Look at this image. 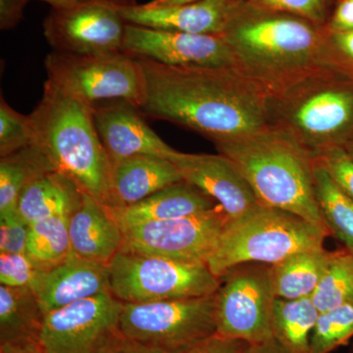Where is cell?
Masks as SVG:
<instances>
[{
  "label": "cell",
  "instance_id": "1",
  "mask_svg": "<svg viewBox=\"0 0 353 353\" xmlns=\"http://www.w3.org/2000/svg\"><path fill=\"white\" fill-rule=\"evenodd\" d=\"M139 60L146 82L139 108L143 115L187 128L212 143L269 128L268 92L236 69Z\"/></svg>",
  "mask_w": 353,
  "mask_h": 353
},
{
  "label": "cell",
  "instance_id": "2",
  "mask_svg": "<svg viewBox=\"0 0 353 353\" xmlns=\"http://www.w3.org/2000/svg\"><path fill=\"white\" fill-rule=\"evenodd\" d=\"M325 26L241 1L221 34L236 71L269 94L324 67Z\"/></svg>",
  "mask_w": 353,
  "mask_h": 353
},
{
  "label": "cell",
  "instance_id": "3",
  "mask_svg": "<svg viewBox=\"0 0 353 353\" xmlns=\"http://www.w3.org/2000/svg\"><path fill=\"white\" fill-rule=\"evenodd\" d=\"M245 179L259 204L288 211L330 233L314 190V157L272 128L214 141Z\"/></svg>",
  "mask_w": 353,
  "mask_h": 353
},
{
  "label": "cell",
  "instance_id": "4",
  "mask_svg": "<svg viewBox=\"0 0 353 353\" xmlns=\"http://www.w3.org/2000/svg\"><path fill=\"white\" fill-rule=\"evenodd\" d=\"M29 116L34 145L55 170L113 208L112 164L95 127L94 109L46 82L43 97Z\"/></svg>",
  "mask_w": 353,
  "mask_h": 353
},
{
  "label": "cell",
  "instance_id": "5",
  "mask_svg": "<svg viewBox=\"0 0 353 353\" xmlns=\"http://www.w3.org/2000/svg\"><path fill=\"white\" fill-rule=\"evenodd\" d=\"M269 127L315 155L353 137V80L320 67L269 94Z\"/></svg>",
  "mask_w": 353,
  "mask_h": 353
},
{
  "label": "cell",
  "instance_id": "6",
  "mask_svg": "<svg viewBox=\"0 0 353 353\" xmlns=\"http://www.w3.org/2000/svg\"><path fill=\"white\" fill-rule=\"evenodd\" d=\"M329 236L299 216L259 204L241 217L228 221L206 264L221 279L238 265H274L296 253L323 248Z\"/></svg>",
  "mask_w": 353,
  "mask_h": 353
},
{
  "label": "cell",
  "instance_id": "7",
  "mask_svg": "<svg viewBox=\"0 0 353 353\" xmlns=\"http://www.w3.org/2000/svg\"><path fill=\"white\" fill-rule=\"evenodd\" d=\"M44 67L46 82L90 108L121 99L139 108L145 101L143 66L138 58L124 51L80 54L53 50Z\"/></svg>",
  "mask_w": 353,
  "mask_h": 353
},
{
  "label": "cell",
  "instance_id": "8",
  "mask_svg": "<svg viewBox=\"0 0 353 353\" xmlns=\"http://www.w3.org/2000/svg\"><path fill=\"white\" fill-rule=\"evenodd\" d=\"M111 294L123 303L211 296L221 285L203 262L180 261L120 250L108 264Z\"/></svg>",
  "mask_w": 353,
  "mask_h": 353
},
{
  "label": "cell",
  "instance_id": "9",
  "mask_svg": "<svg viewBox=\"0 0 353 353\" xmlns=\"http://www.w3.org/2000/svg\"><path fill=\"white\" fill-rule=\"evenodd\" d=\"M120 328L127 341L166 353H182L217 333L215 294L124 303Z\"/></svg>",
  "mask_w": 353,
  "mask_h": 353
},
{
  "label": "cell",
  "instance_id": "10",
  "mask_svg": "<svg viewBox=\"0 0 353 353\" xmlns=\"http://www.w3.org/2000/svg\"><path fill=\"white\" fill-rule=\"evenodd\" d=\"M275 299L271 265L245 263L233 267L221 278L215 294L217 334L250 345L272 340Z\"/></svg>",
  "mask_w": 353,
  "mask_h": 353
},
{
  "label": "cell",
  "instance_id": "11",
  "mask_svg": "<svg viewBox=\"0 0 353 353\" xmlns=\"http://www.w3.org/2000/svg\"><path fill=\"white\" fill-rule=\"evenodd\" d=\"M124 303L111 292L83 299L44 317L41 343L48 353H109L124 345Z\"/></svg>",
  "mask_w": 353,
  "mask_h": 353
},
{
  "label": "cell",
  "instance_id": "12",
  "mask_svg": "<svg viewBox=\"0 0 353 353\" xmlns=\"http://www.w3.org/2000/svg\"><path fill=\"white\" fill-rule=\"evenodd\" d=\"M136 0H82L67 8H51L43 34L53 50L70 53L123 51L129 22L125 9Z\"/></svg>",
  "mask_w": 353,
  "mask_h": 353
},
{
  "label": "cell",
  "instance_id": "13",
  "mask_svg": "<svg viewBox=\"0 0 353 353\" xmlns=\"http://www.w3.org/2000/svg\"><path fill=\"white\" fill-rule=\"evenodd\" d=\"M227 222L226 213L218 205L197 214L145 223L123 232L121 250L208 263Z\"/></svg>",
  "mask_w": 353,
  "mask_h": 353
},
{
  "label": "cell",
  "instance_id": "14",
  "mask_svg": "<svg viewBox=\"0 0 353 353\" xmlns=\"http://www.w3.org/2000/svg\"><path fill=\"white\" fill-rule=\"evenodd\" d=\"M122 50L132 57L183 68L236 69L233 55L218 34L128 25Z\"/></svg>",
  "mask_w": 353,
  "mask_h": 353
},
{
  "label": "cell",
  "instance_id": "15",
  "mask_svg": "<svg viewBox=\"0 0 353 353\" xmlns=\"http://www.w3.org/2000/svg\"><path fill=\"white\" fill-rule=\"evenodd\" d=\"M169 160L183 181L212 197L226 213L228 221L241 217L259 202L233 162L220 154H197L176 150Z\"/></svg>",
  "mask_w": 353,
  "mask_h": 353
},
{
  "label": "cell",
  "instance_id": "16",
  "mask_svg": "<svg viewBox=\"0 0 353 353\" xmlns=\"http://www.w3.org/2000/svg\"><path fill=\"white\" fill-rule=\"evenodd\" d=\"M94 120L111 161L137 155L168 158L176 150L146 124L138 106L126 101L95 104Z\"/></svg>",
  "mask_w": 353,
  "mask_h": 353
},
{
  "label": "cell",
  "instance_id": "17",
  "mask_svg": "<svg viewBox=\"0 0 353 353\" xmlns=\"http://www.w3.org/2000/svg\"><path fill=\"white\" fill-rule=\"evenodd\" d=\"M31 289L46 314L110 292L105 265L71 254L61 263L39 270Z\"/></svg>",
  "mask_w": 353,
  "mask_h": 353
},
{
  "label": "cell",
  "instance_id": "18",
  "mask_svg": "<svg viewBox=\"0 0 353 353\" xmlns=\"http://www.w3.org/2000/svg\"><path fill=\"white\" fill-rule=\"evenodd\" d=\"M241 0H199L185 6L148 8L134 4L125 9L129 24L221 36Z\"/></svg>",
  "mask_w": 353,
  "mask_h": 353
},
{
  "label": "cell",
  "instance_id": "19",
  "mask_svg": "<svg viewBox=\"0 0 353 353\" xmlns=\"http://www.w3.org/2000/svg\"><path fill=\"white\" fill-rule=\"evenodd\" d=\"M69 236L73 254L105 266L122 250L124 240L108 206L83 192L80 205L69 218Z\"/></svg>",
  "mask_w": 353,
  "mask_h": 353
},
{
  "label": "cell",
  "instance_id": "20",
  "mask_svg": "<svg viewBox=\"0 0 353 353\" xmlns=\"http://www.w3.org/2000/svg\"><path fill=\"white\" fill-rule=\"evenodd\" d=\"M219 205L194 185L182 181L128 206L108 208L123 232L155 221L175 219L205 212Z\"/></svg>",
  "mask_w": 353,
  "mask_h": 353
},
{
  "label": "cell",
  "instance_id": "21",
  "mask_svg": "<svg viewBox=\"0 0 353 353\" xmlns=\"http://www.w3.org/2000/svg\"><path fill=\"white\" fill-rule=\"evenodd\" d=\"M111 164L113 208L132 205L183 181L168 158L137 155L111 161Z\"/></svg>",
  "mask_w": 353,
  "mask_h": 353
},
{
  "label": "cell",
  "instance_id": "22",
  "mask_svg": "<svg viewBox=\"0 0 353 353\" xmlns=\"http://www.w3.org/2000/svg\"><path fill=\"white\" fill-rule=\"evenodd\" d=\"M83 190L68 176L57 170L34 179L21 194L17 211L28 223L71 216L80 205Z\"/></svg>",
  "mask_w": 353,
  "mask_h": 353
},
{
  "label": "cell",
  "instance_id": "23",
  "mask_svg": "<svg viewBox=\"0 0 353 353\" xmlns=\"http://www.w3.org/2000/svg\"><path fill=\"white\" fill-rule=\"evenodd\" d=\"M44 317L31 288L0 285V345L41 341Z\"/></svg>",
  "mask_w": 353,
  "mask_h": 353
},
{
  "label": "cell",
  "instance_id": "24",
  "mask_svg": "<svg viewBox=\"0 0 353 353\" xmlns=\"http://www.w3.org/2000/svg\"><path fill=\"white\" fill-rule=\"evenodd\" d=\"M333 252L323 248L306 250L271 265L272 284L276 299L311 297L319 284Z\"/></svg>",
  "mask_w": 353,
  "mask_h": 353
},
{
  "label": "cell",
  "instance_id": "25",
  "mask_svg": "<svg viewBox=\"0 0 353 353\" xmlns=\"http://www.w3.org/2000/svg\"><path fill=\"white\" fill-rule=\"evenodd\" d=\"M55 170L50 159L36 145L0 157V216L17 211L25 188L34 179Z\"/></svg>",
  "mask_w": 353,
  "mask_h": 353
},
{
  "label": "cell",
  "instance_id": "26",
  "mask_svg": "<svg viewBox=\"0 0 353 353\" xmlns=\"http://www.w3.org/2000/svg\"><path fill=\"white\" fill-rule=\"evenodd\" d=\"M311 297L276 299L272 314L273 339L288 353H310V339L319 316Z\"/></svg>",
  "mask_w": 353,
  "mask_h": 353
},
{
  "label": "cell",
  "instance_id": "27",
  "mask_svg": "<svg viewBox=\"0 0 353 353\" xmlns=\"http://www.w3.org/2000/svg\"><path fill=\"white\" fill-rule=\"evenodd\" d=\"M313 176L316 201L330 233L353 256V201L315 158Z\"/></svg>",
  "mask_w": 353,
  "mask_h": 353
},
{
  "label": "cell",
  "instance_id": "28",
  "mask_svg": "<svg viewBox=\"0 0 353 353\" xmlns=\"http://www.w3.org/2000/svg\"><path fill=\"white\" fill-rule=\"evenodd\" d=\"M70 216H58L30 224L26 254L38 270L61 263L71 254Z\"/></svg>",
  "mask_w": 353,
  "mask_h": 353
},
{
  "label": "cell",
  "instance_id": "29",
  "mask_svg": "<svg viewBox=\"0 0 353 353\" xmlns=\"http://www.w3.org/2000/svg\"><path fill=\"white\" fill-rule=\"evenodd\" d=\"M311 299L319 312L353 303V256L345 248L333 252Z\"/></svg>",
  "mask_w": 353,
  "mask_h": 353
},
{
  "label": "cell",
  "instance_id": "30",
  "mask_svg": "<svg viewBox=\"0 0 353 353\" xmlns=\"http://www.w3.org/2000/svg\"><path fill=\"white\" fill-rule=\"evenodd\" d=\"M353 336V303L320 312L311 334L310 353H331Z\"/></svg>",
  "mask_w": 353,
  "mask_h": 353
},
{
  "label": "cell",
  "instance_id": "31",
  "mask_svg": "<svg viewBox=\"0 0 353 353\" xmlns=\"http://www.w3.org/2000/svg\"><path fill=\"white\" fill-rule=\"evenodd\" d=\"M34 145V134L29 115L11 108L3 97L0 99V157H7Z\"/></svg>",
  "mask_w": 353,
  "mask_h": 353
},
{
  "label": "cell",
  "instance_id": "32",
  "mask_svg": "<svg viewBox=\"0 0 353 353\" xmlns=\"http://www.w3.org/2000/svg\"><path fill=\"white\" fill-rule=\"evenodd\" d=\"M323 65L353 80V31L330 32L326 29Z\"/></svg>",
  "mask_w": 353,
  "mask_h": 353
},
{
  "label": "cell",
  "instance_id": "33",
  "mask_svg": "<svg viewBox=\"0 0 353 353\" xmlns=\"http://www.w3.org/2000/svg\"><path fill=\"white\" fill-rule=\"evenodd\" d=\"M252 6L265 10L287 13L326 26L328 0H248Z\"/></svg>",
  "mask_w": 353,
  "mask_h": 353
},
{
  "label": "cell",
  "instance_id": "34",
  "mask_svg": "<svg viewBox=\"0 0 353 353\" xmlns=\"http://www.w3.org/2000/svg\"><path fill=\"white\" fill-rule=\"evenodd\" d=\"M313 157L326 169L334 182L353 201V154L345 146H333Z\"/></svg>",
  "mask_w": 353,
  "mask_h": 353
},
{
  "label": "cell",
  "instance_id": "35",
  "mask_svg": "<svg viewBox=\"0 0 353 353\" xmlns=\"http://www.w3.org/2000/svg\"><path fill=\"white\" fill-rule=\"evenodd\" d=\"M26 253H0V285L9 288H31L38 273Z\"/></svg>",
  "mask_w": 353,
  "mask_h": 353
},
{
  "label": "cell",
  "instance_id": "36",
  "mask_svg": "<svg viewBox=\"0 0 353 353\" xmlns=\"http://www.w3.org/2000/svg\"><path fill=\"white\" fill-rule=\"evenodd\" d=\"M29 229L18 211L0 216V253H26Z\"/></svg>",
  "mask_w": 353,
  "mask_h": 353
},
{
  "label": "cell",
  "instance_id": "37",
  "mask_svg": "<svg viewBox=\"0 0 353 353\" xmlns=\"http://www.w3.org/2000/svg\"><path fill=\"white\" fill-rule=\"evenodd\" d=\"M250 347L248 341L216 333L182 353H248Z\"/></svg>",
  "mask_w": 353,
  "mask_h": 353
},
{
  "label": "cell",
  "instance_id": "38",
  "mask_svg": "<svg viewBox=\"0 0 353 353\" xmlns=\"http://www.w3.org/2000/svg\"><path fill=\"white\" fill-rule=\"evenodd\" d=\"M31 0H0V29H13L19 24L28 2Z\"/></svg>",
  "mask_w": 353,
  "mask_h": 353
},
{
  "label": "cell",
  "instance_id": "39",
  "mask_svg": "<svg viewBox=\"0 0 353 353\" xmlns=\"http://www.w3.org/2000/svg\"><path fill=\"white\" fill-rule=\"evenodd\" d=\"M325 27L330 32L353 31V0H340Z\"/></svg>",
  "mask_w": 353,
  "mask_h": 353
},
{
  "label": "cell",
  "instance_id": "40",
  "mask_svg": "<svg viewBox=\"0 0 353 353\" xmlns=\"http://www.w3.org/2000/svg\"><path fill=\"white\" fill-rule=\"evenodd\" d=\"M0 353H48L41 341L26 343H6L0 345Z\"/></svg>",
  "mask_w": 353,
  "mask_h": 353
},
{
  "label": "cell",
  "instance_id": "41",
  "mask_svg": "<svg viewBox=\"0 0 353 353\" xmlns=\"http://www.w3.org/2000/svg\"><path fill=\"white\" fill-rule=\"evenodd\" d=\"M248 353H288L284 348L272 339L270 341H264V343L252 345Z\"/></svg>",
  "mask_w": 353,
  "mask_h": 353
},
{
  "label": "cell",
  "instance_id": "42",
  "mask_svg": "<svg viewBox=\"0 0 353 353\" xmlns=\"http://www.w3.org/2000/svg\"><path fill=\"white\" fill-rule=\"evenodd\" d=\"M199 0H152L143 6L148 8H163V7H173L185 6V4L192 3Z\"/></svg>",
  "mask_w": 353,
  "mask_h": 353
},
{
  "label": "cell",
  "instance_id": "43",
  "mask_svg": "<svg viewBox=\"0 0 353 353\" xmlns=\"http://www.w3.org/2000/svg\"><path fill=\"white\" fill-rule=\"evenodd\" d=\"M122 353H166L157 348L145 347V345H139V343H132V341H125L124 347Z\"/></svg>",
  "mask_w": 353,
  "mask_h": 353
},
{
  "label": "cell",
  "instance_id": "44",
  "mask_svg": "<svg viewBox=\"0 0 353 353\" xmlns=\"http://www.w3.org/2000/svg\"><path fill=\"white\" fill-rule=\"evenodd\" d=\"M41 1L50 4L51 8L61 9L75 6V4L79 3L82 0H41Z\"/></svg>",
  "mask_w": 353,
  "mask_h": 353
},
{
  "label": "cell",
  "instance_id": "45",
  "mask_svg": "<svg viewBox=\"0 0 353 353\" xmlns=\"http://www.w3.org/2000/svg\"><path fill=\"white\" fill-rule=\"evenodd\" d=\"M345 148H347L348 152L352 153L353 154V137L350 139V141H347V143H345Z\"/></svg>",
  "mask_w": 353,
  "mask_h": 353
},
{
  "label": "cell",
  "instance_id": "46",
  "mask_svg": "<svg viewBox=\"0 0 353 353\" xmlns=\"http://www.w3.org/2000/svg\"><path fill=\"white\" fill-rule=\"evenodd\" d=\"M124 345H125V343H124ZM123 347H124V345H123L122 347L118 348V350H113V352H111L109 353H122Z\"/></svg>",
  "mask_w": 353,
  "mask_h": 353
},
{
  "label": "cell",
  "instance_id": "47",
  "mask_svg": "<svg viewBox=\"0 0 353 353\" xmlns=\"http://www.w3.org/2000/svg\"><path fill=\"white\" fill-rule=\"evenodd\" d=\"M348 353H353V345H352V347H350V352H348Z\"/></svg>",
  "mask_w": 353,
  "mask_h": 353
}]
</instances>
